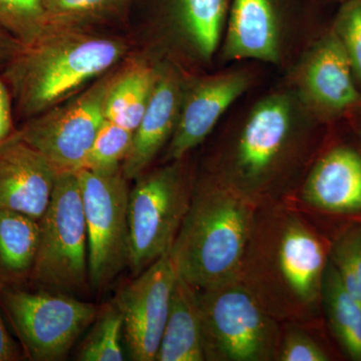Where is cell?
I'll return each mask as SVG.
<instances>
[{
    "mask_svg": "<svg viewBox=\"0 0 361 361\" xmlns=\"http://www.w3.org/2000/svg\"><path fill=\"white\" fill-rule=\"evenodd\" d=\"M329 261L324 242L300 216L266 204L256 210L238 278L277 322H299L317 310Z\"/></svg>",
    "mask_w": 361,
    "mask_h": 361,
    "instance_id": "obj_1",
    "label": "cell"
},
{
    "mask_svg": "<svg viewBox=\"0 0 361 361\" xmlns=\"http://www.w3.org/2000/svg\"><path fill=\"white\" fill-rule=\"evenodd\" d=\"M125 52L120 39L49 26L32 42L21 44L0 77L11 92L16 116L25 122L63 104L113 68Z\"/></svg>",
    "mask_w": 361,
    "mask_h": 361,
    "instance_id": "obj_2",
    "label": "cell"
},
{
    "mask_svg": "<svg viewBox=\"0 0 361 361\" xmlns=\"http://www.w3.org/2000/svg\"><path fill=\"white\" fill-rule=\"evenodd\" d=\"M258 206L215 176L194 186L170 254L197 290L238 277Z\"/></svg>",
    "mask_w": 361,
    "mask_h": 361,
    "instance_id": "obj_3",
    "label": "cell"
},
{
    "mask_svg": "<svg viewBox=\"0 0 361 361\" xmlns=\"http://www.w3.org/2000/svg\"><path fill=\"white\" fill-rule=\"evenodd\" d=\"M292 147L290 102L283 96L267 97L252 111L214 176L257 206L274 203L280 192L278 177Z\"/></svg>",
    "mask_w": 361,
    "mask_h": 361,
    "instance_id": "obj_4",
    "label": "cell"
},
{
    "mask_svg": "<svg viewBox=\"0 0 361 361\" xmlns=\"http://www.w3.org/2000/svg\"><path fill=\"white\" fill-rule=\"evenodd\" d=\"M206 360H276L277 320L238 277L198 290Z\"/></svg>",
    "mask_w": 361,
    "mask_h": 361,
    "instance_id": "obj_5",
    "label": "cell"
},
{
    "mask_svg": "<svg viewBox=\"0 0 361 361\" xmlns=\"http://www.w3.org/2000/svg\"><path fill=\"white\" fill-rule=\"evenodd\" d=\"M89 248L77 173H58L39 220V242L30 283L80 293L89 285Z\"/></svg>",
    "mask_w": 361,
    "mask_h": 361,
    "instance_id": "obj_6",
    "label": "cell"
},
{
    "mask_svg": "<svg viewBox=\"0 0 361 361\" xmlns=\"http://www.w3.org/2000/svg\"><path fill=\"white\" fill-rule=\"evenodd\" d=\"M0 306L25 357L32 361L65 360L99 310L68 294L26 286L0 289Z\"/></svg>",
    "mask_w": 361,
    "mask_h": 361,
    "instance_id": "obj_7",
    "label": "cell"
},
{
    "mask_svg": "<svg viewBox=\"0 0 361 361\" xmlns=\"http://www.w3.org/2000/svg\"><path fill=\"white\" fill-rule=\"evenodd\" d=\"M182 161L142 174L130 190L129 267L134 276L171 251L186 217L194 186Z\"/></svg>",
    "mask_w": 361,
    "mask_h": 361,
    "instance_id": "obj_8",
    "label": "cell"
},
{
    "mask_svg": "<svg viewBox=\"0 0 361 361\" xmlns=\"http://www.w3.org/2000/svg\"><path fill=\"white\" fill-rule=\"evenodd\" d=\"M87 232L90 283L103 288L129 266L128 180L123 169L113 172H77Z\"/></svg>",
    "mask_w": 361,
    "mask_h": 361,
    "instance_id": "obj_9",
    "label": "cell"
},
{
    "mask_svg": "<svg viewBox=\"0 0 361 361\" xmlns=\"http://www.w3.org/2000/svg\"><path fill=\"white\" fill-rule=\"evenodd\" d=\"M114 75H106L75 99L25 121L18 130L56 172L84 168L104 118V103Z\"/></svg>",
    "mask_w": 361,
    "mask_h": 361,
    "instance_id": "obj_10",
    "label": "cell"
},
{
    "mask_svg": "<svg viewBox=\"0 0 361 361\" xmlns=\"http://www.w3.org/2000/svg\"><path fill=\"white\" fill-rule=\"evenodd\" d=\"M178 277L170 252L152 263L116 297L123 343L133 360L155 361Z\"/></svg>",
    "mask_w": 361,
    "mask_h": 361,
    "instance_id": "obj_11",
    "label": "cell"
},
{
    "mask_svg": "<svg viewBox=\"0 0 361 361\" xmlns=\"http://www.w3.org/2000/svg\"><path fill=\"white\" fill-rule=\"evenodd\" d=\"M56 169L18 130L0 141V211L40 220L51 202Z\"/></svg>",
    "mask_w": 361,
    "mask_h": 361,
    "instance_id": "obj_12",
    "label": "cell"
},
{
    "mask_svg": "<svg viewBox=\"0 0 361 361\" xmlns=\"http://www.w3.org/2000/svg\"><path fill=\"white\" fill-rule=\"evenodd\" d=\"M249 85L242 71L204 78L183 99L179 118L164 161H180L204 142L226 111Z\"/></svg>",
    "mask_w": 361,
    "mask_h": 361,
    "instance_id": "obj_13",
    "label": "cell"
},
{
    "mask_svg": "<svg viewBox=\"0 0 361 361\" xmlns=\"http://www.w3.org/2000/svg\"><path fill=\"white\" fill-rule=\"evenodd\" d=\"M355 73L336 32L320 40L308 56L301 84L306 97L318 110L338 115L360 104Z\"/></svg>",
    "mask_w": 361,
    "mask_h": 361,
    "instance_id": "obj_14",
    "label": "cell"
},
{
    "mask_svg": "<svg viewBox=\"0 0 361 361\" xmlns=\"http://www.w3.org/2000/svg\"><path fill=\"white\" fill-rule=\"evenodd\" d=\"M180 80L175 71H157L155 84L141 122L134 132L132 148L123 161L126 179H137L149 167L161 149L170 141L183 103Z\"/></svg>",
    "mask_w": 361,
    "mask_h": 361,
    "instance_id": "obj_15",
    "label": "cell"
},
{
    "mask_svg": "<svg viewBox=\"0 0 361 361\" xmlns=\"http://www.w3.org/2000/svg\"><path fill=\"white\" fill-rule=\"evenodd\" d=\"M308 205L332 213L361 211V157L348 147H337L312 168L302 188Z\"/></svg>",
    "mask_w": 361,
    "mask_h": 361,
    "instance_id": "obj_16",
    "label": "cell"
},
{
    "mask_svg": "<svg viewBox=\"0 0 361 361\" xmlns=\"http://www.w3.org/2000/svg\"><path fill=\"white\" fill-rule=\"evenodd\" d=\"M228 59H253L277 63L279 30L271 0H234L228 25Z\"/></svg>",
    "mask_w": 361,
    "mask_h": 361,
    "instance_id": "obj_17",
    "label": "cell"
},
{
    "mask_svg": "<svg viewBox=\"0 0 361 361\" xmlns=\"http://www.w3.org/2000/svg\"><path fill=\"white\" fill-rule=\"evenodd\" d=\"M198 290L178 274L156 361H204Z\"/></svg>",
    "mask_w": 361,
    "mask_h": 361,
    "instance_id": "obj_18",
    "label": "cell"
},
{
    "mask_svg": "<svg viewBox=\"0 0 361 361\" xmlns=\"http://www.w3.org/2000/svg\"><path fill=\"white\" fill-rule=\"evenodd\" d=\"M39 242V220L0 211V288L30 283Z\"/></svg>",
    "mask_w": 361,
    "mask_h": 361,
    "instance_id": "obj_19",
    "label": "cell"
},
{
    "mask_svg": "<svg viewBox=\"0 0 361 361\" xmlns=\"http://www.w3.org/2000/svg\"><path fill=\"white\" fill-rule=\"evenodd\" d=\"M157 71L149 66L135 65L114 75L104 103L106 120L135 132L148 106Z\"/></svg>",
    "mask_w": 361,
    "mask_h": 361,
    "instance_id": "obj_20",
    "label": "cell"
},
{
    "mask_svg": "<svg viewBox=\"0 0 361 361\" xmlns=\"http://www.w3.org/2000/svg\"><path fill=\"white\" fill-rule=\"evenodd\" d=\"M322 301L342 348L351 360L361 361V305L346 290L330 259L323 279Z\"/></svg>",
    "mask_w": 361,
    "mask_h": 361,
    "instance_id": "obj_21",
    "label": "cell"
},
{
    "mask_svg": "<svg viewBox=\"0 0 361 361\" xmlns=\"http://www.w3.org/2000/svg\"><path fill=\"white\" fill-rule=\"evenodd\" d=\"M180 20L188 37L203 58L210 59L219 44L226 0H179Z\"/></svg>",
    "mask_w": 361,
    "mask_h": 361,
    "instance_id": "obj_22",
    "label": "cell"
},
{
    "mask_svg": "<svg viewBox=\"0 0 361 361\" xmlns=\"http://www.w3.org/2000/svg\"><path fill=\"white\" fill-rule=\"evenodd\" d=\"M92 329L85 336L77 355L82 361L125 360L123 315L116 300L99 308Z\"/></svg>",
    "mask_w": 361,
    "mask_h": 361,
    "instance_id": "obj_23",
    "label": "cell"
},
{
    "mask_svg": "<svg viewBox=\"0 0 361 361\" xmlns=\"http://www.w3.org/2000/svg\"><path fill=\"white\" fill-rule=\"evenodd\" d=\"M133 139V130L104 120L90 147L82 169L103 173L118 170L129 155Z\"/></svg>",
    "mask_w": 361,
    "mask_h": 361,
    "instance_id": "obj_24",
    "label": "cell"
},
{
    "mask_svg": "<svg viewBox=\"0 0 361 361\" xmlns=\"http://www.w3.org/2000/svg\"><path fill=\"white\" fill-rule=\"evenodd\" d=\"M0 27L27 44L49 27L44 0H0Z\"/></svg>",
    "mask_w": 361,
    "mask_h": 361,
    "instance_id": "obj_25",
    "label": "cell"
},
{
    "mask_svg": "<svg viewBox=\"0 0 361 361\" xmlns=\"http://www.w3.org/2000/svg\"><path fill=\"white\" fill-rule=\"evenodd\" d=\"M342 284L361 305V225L353 226L337 237L329 249Z\"/></svg>",
    "mask_w": 361,
    "mask_h": 361,
    "instance_id": "obj_26",
    "label": "cell"
},
{
    "mask_svg": "<svg viewBox=\"0 0 361 361\" xmlns=\"http://www.w3.org/2000/svg\"><path fill=\"white\" fill-rule=\"evenodd\" d=\"M123 0H44L47 25L73 28L75 25L104 16Z\"/></svg>",
    "mask_w": 361,
    "mask_h": 361,
    "instance_id": "obj_27",
    "label": "cell"
},
{
    "mask_svg": "<svg viewBox=\"0 0 361 361\" xmlns=\"http://www.w3.org/2000/svg\"><path fill=\"white\" fill-rule=\"evenodd\" d=\"M336 32L355 78L361 82V0H348L337 18Z\"/></svg>",
    "mask_w": 361,
    "mask_h": 361,
    "instance_id": "obj_28",
    "label": "cell"
},
{
    "mask_svg": "<svg viewBox=\"0 0 361 361\" xmlns=\"http://www.w3.org/2000/svg\"><path fill=\"white\" fill-rule=\"evenodd\" d=\"M329 356L307 334L299 329L287 330L280 338L276 360L280 361H327Z\"/></svg>",
    "mask_w": 361,
    "mask_h": 361,
    "instance_id": "obj_29",
    "label": "cell"
},
{
    "mask_svg": "<svg viewBox=\"0 0 361 361\" xmlns=\"http://www.w3.org/2000/svg\"><path fill=\"white\" fill-rule=\"evenodd\" d=\"M13 97L6 82L0 77V141L9 137L14 130Z\"/></svg>",
    "mask_w": 361,
    "mask_h": 361,
    "instance_id": "obj_30",
    "label": "cell"
},
{
    "mask_svg": "<svg viewBox=\"0 0 361 361\" xmlns=\"http://www.w3.org/2000/svg\"><path fill=\"white\" fill-rule=\"evenodd\" d=\"M23 358L25 355L20 342L16 341L7 329L0 306V361H18Z\"/></svg>",
    "mask_w": 361,
    "mask_h": 361,
    "instance_id": "obj_31",
    "label": "cell"
},
{
    "mask_svg": "<svg viewBox=\"0 0 361 361\" xmlns=\"http://www.w3.org/2000/svg\"><path fill=\"white\" fill-rule=\"evenodd\" d=\"M21 44L0 27V70L13 58L14 54L20 49Z\"/></svg>",
    "mask_w": 361,
    "mask_h": 361,
    "instance_id": "obj_32",
    "label": "cell"
}]
</instances>
